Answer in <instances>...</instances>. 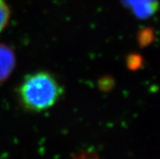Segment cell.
Returning a JSON list of instances; mask_svg holds the SVG:
<instances>
[{
  "label": "cell",
  "instance_id": "cell-1",
  "mask_svg": "<svg viewBox=\"0 0 160 159\" xmlns=\"http://www.w3.org/2000/svg\"><path fill=\"white\" fill-rule=\"evenodd\" d=\"M63 94L60 83L54 75L45 71L25 76L17 89L20 105L30 112H42L51 108Z\"/></svg>",
  "mask_w": 160,
  "mask_h": 159
},
{
  "label": "cell",
  "instance_id": "cell-2",
  "mask_svg": "<svg viewBox=\"0 0 160 159\" xmlns=\"http://www.w3.org/2000/svg\"><path fill=\"white\" fill-rule=\"evenodd\" d=\"M16 55L8 45L0 43V84L7 81L16 67Z\"/></svg>",
  "mask_w": 160,
  "mask_h": 159
},
{
  "label": "cell",
  "instance_id": "cell-3",
  "mask_svg": "<svg viewBox=\"0 0 160 159\" xmlns=\"http://www.w3.org/2000/svg\"><path fill=\"white\" fill-rule=\"evenodd\" d=\"M132 7L134 14L138 18L146 19L155 13L158 7L157 2H144L134 5Z\"/></svg>",
  "mask_w": 160,
  "mask_h": 159
},
{
  "label": "cell",
  "instance_id": "cell-4",
  "mask_svg": "<svg viewBox=\"0 0 160 159\" xmlns=\"http://www.w3.org/2000/svg\"><path fill=\"white\" fill-rule=\"evenodd\" d=\"M11 11L4 0H0V32L6 28L10 20Z\"/></svg>",
  "mask_w": 160,
  "mask_h": 159
},
{
  "label": "cell",
  "instance_id": "cell-5",
  "mask_svg": "<svg viewBox=\"0 0 160 159\" xmlns=\"http://www.w3.org/2000/svg\"><path fill=\"white\" fill-rule=\"evenodd\" d=\"M154 34L151 28H144L138 33V42L142 47L148 46L154 40Z\"/></svg>",
  "mask_w": 160,
  "mask_h": 159
},
{
  "label": "cell",
  "instance_id": "cell-6",
  "mask_svg": "<svg viewBox=\"0 0 160 159\" xmlns=\"http://www.w3.org/2000/svg\"><path fill=\"white\" fill-rule=\"evenodd\" d=\"M127 63H128V66L130 69L137 70L142 66L143 58L138 54H130L127 58Z\"/></svg>",
  "mask_w": 160,
  "mask_h": 159
},
{
  "label": "cell",
  "instance_id": "cell-7",
  "mask_svg": "<svg viewBox=\"0 0 160 159\" xmlns=\"http://www.w3.org/2000/svg\"><path fill=\"white\" fill-rule=\"evenodd\" d=\"M72 159H98V156L91 151H85L74 156Z\"/></svg>",
  "mask_w": 160,
  "mask_h": 159
}]
</instances>
